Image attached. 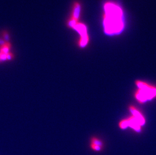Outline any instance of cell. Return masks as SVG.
<instances>
[{
  "instance_id": "obj_1",
  "label": "cell",
  "mask_w": 156,
  "mask_h": 155,
  "mask_svg": "<svg viewBox=\"0 0 156 155\" xmlns=\"http://www.w3.org/2000/svg\"><path fill=\"white\" fill-rule=\"evenodd\" d=\"M104 28L109 35L120 33L124 27L122 10L117 4L108 2L104 6Z\"/></svg>"
},
{
  "instance_id": "obj_2",
  "label": "cell",
  "mask_w": 156,
  "mask_h": 155,
  "mask_svg": "<svg viewBox=\"0 0 156 155\" xmlns=\"http://www.w3.org/2000/svg\"><path fill=\"white\" fill-rule=\"evenodd\" d=\"M137 86L139 88L135 96L140 102H146L156 97V87L151 86L142 81H137Z\"/></svg>"
},
{
  "instance_id": "obj_3",
  "label": "cell",
  "mask_w": 156,
  "mask_h": 155,
  "mask_svg": "<svg viewBox=\"0 0 156 155\" xmlns=\"http://www.w3.org/2000/svg\"><path fill=\"white\" fill-rule=\"evenodd\" d=\"M72 28L76 30L80 36L79 42V45L81 47H85L89 42V36L87 33V27L84 24L77 22Z\"/></svg>"
},
{
  "instance_id": "obj_4",
  "label": "cell",
  "mask_w": 156,
  "mask_h": 155,
  "mask_svg": "<svg viewBox=\"0 0 156 155\" xmlns=\"http://www.w3.org/2000/svg\"><path fill=\"white\" fill-rule=\"evenodd\" d=\"M130 110L133 114V116L137 120L140 126H143L145 124V119L140 112L133 106L130 107Z\"/></svg>"
},
{
  "instance_id": "obj_5",
  "label": "cell",
  "mask_w": 156,
  "mask_h": 155,
  "mask_svg": "<svg viewBox=\"0 0 156 155\" xmlns=\"http://www.w3.org/2000/svg\"><path fill=\"white\" fill-rule=\"evenodd\" d=\"M80 11H81L80 5L78 3L76 2L74 4L72 15L71 16V18L78 21L79 20V17H80Z\"/></svg>"
},
{
  "instance_id": "obj_6",
  "label": "cell",
  "mask_w": 156,
  "mask_h": 155,
  "mask_svg": "<svg viewBox=\"0 0 156 155\" xmlns=\"http://www.w3.org/2000/svg\"><path fill=\"white\" fill-rule=\"evenodd\" d=\"M127 121L129 126L133 128V129H134L136 132L140 131L141 126L138 123L137 120L133 116L129 118V119H127Z\"/></svg>"
},
{
  "instance_id": "obj_7",
  "label": "cell",
  "mask_w": 156,
  "mask_h": 155,
  "mask_svg": "<svg viewBox=\"0 0 156 155\" xmlns=\"http://www.w3.org/2000/svg\"><path fill=\"white\" fill-rule=\"evenodd\" d=\"M11 48V44L9 42H5V43L0 45V53L7 54L9 53Z\"/></svg>"
},
{
  "instance_id": "obj_8",
  "label": "cell",
  "mask_w": 156,
  "mask_h": 155,
  "mask_svg": "<svg viewBox=\"0 0 156 155\" xmlns=\"http://www.w3.org/2000/svg\"><path fill=\"white\" fill-rule=\"evenodd\" d=\"M91 143L93 144V145H99V146H100L102 147L103 146L102 142L101 141H100L99 139H97V138H93L91 139Z\"/></svg>"
},
{
  "instance_id": "obj_9",
  "label": "cell",
  "mask_w": 156,
  "mask_h": 155,
  "mask_svg": "<svg viewBox=\"0 0 156 155\" xmlns=\"http://www.w3.org/2000/svg\"><path fill=\"white\" fill-rule=\"evenodd\" d=\"M119 126H120V128L122 129H125L127 127H128L129 126H128V123H127V119L123 120L122 121H121L119 124Z\"/></svg>"
},
{
  "instance_id": "obj_10",
  "label": "cell",
  "mask_w": 156,
  "mask_h": 155,
  "mask_svg": "<svg viewBox=\"0 0 156 155\" xmlns=\"http://www.w3.org/2000/svg\"><path fill=\"white\" fill-rule=\"evenodd\" d=\"M91 147L92 149L95 150V151H100L102 149V147H100L99 145H93L92 143H91Z\"/></svg>"
},
{
  "instance_id": "obj_11",
  "label": "cell",
  "mask_w": 156,
  "mask_h": 155,
  "mask_svg": "<svg viewBox=\"0 0 156 155\" xmlns=\"http://www.w3.org/2000/svg\"><path fill=\"white\" fill-rule=\"evenodd\" d=\"M3 38H4V39L6 40L7 42H8V41L9 40V36L8 34V32L6 31L3 32Z\"/></svg>"
},
{
  "instance_id": "obj_12",
  "label": "cell",
  "mask_w": 156,
  "mask_h": 155,
  "mask_svg": "<svg viewBox=\"0 0 156 155\" xmlns=\"http://www.w3.org/2000/svg\"><path fill=\"white\" fill-rule=\"evenodd\" d=\"M5 42L4 40H2V39H0V45L3 44Z\"/></svg>"
}]
</instances>
